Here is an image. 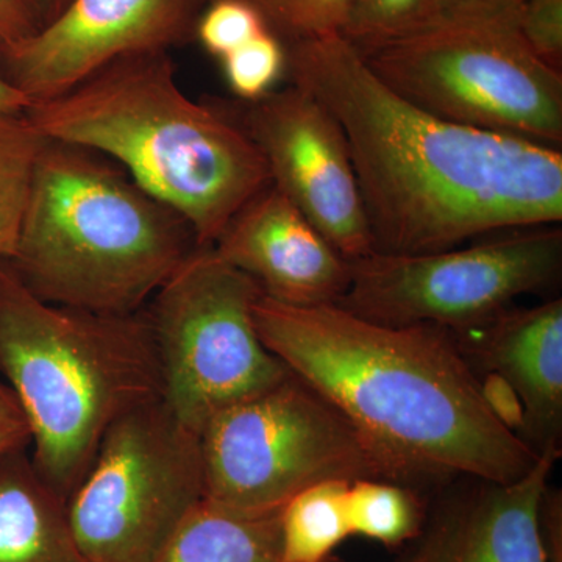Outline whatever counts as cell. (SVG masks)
Here are the masks:
<instances>
[{
    "label": "cell",
    "instance_id": "obj_1",
    "mask_svg": "<svg viewBox=\"0 0 562 562\" xmlns=\"http://www.w3.org/2000/svg\"><path fill=\"white\" fill-rule=\"evenodd\" d=\"M286 74L338 120L382 254H425L562 221L560 149L442 120L373 74L342 35L288 44Z\"/></svg>",
    "mask_w": 562,
    "mask_h": 562
},
{
    "label": "cell",
    "instance_id": "obj_2",
    "mask_svg": "<svg viewBox=\"0 0 562 562\" xmlns=\"http://www.w3.org/2000/svg\"><path fill=\"white\" fill-rule=\"evenodd\" d=\"M261 341L360 432L392 482L419 491L465 476L508 483L539 454L520 439L438 325H386L330 305L261 294Z\"/></svg>",
    "mask_w": 562,
    "mask_h": 562
},
{
    "label": "cell",
    "instance_id": "obj_3",
    "mask_svg": "<svg viewBox=\"0 0 562 562\" xmlns=\"http://www.w3.org/2000/svg\"><path fill=\"white\" fill-rule=\"evenodd\" d=\"M25 116L47 139L98 151L213 247L271 184L268 166L222 101H194L169 50L117 58Z\"/></svg>",
    "mask_w": 562,
    "mask_h": 562
},
{
    "label": "cell",
    "instance_id": "obj_4",
    "mask_svg": "<svg viewBox=\"0 0 562 562\" xmlns=\"http://www.w3.org/2000/svg\"><path fill=\"white\" fill-rule=\"evenodd\" d=\"M177 211L98 151L47 139L9 262L43 301L90 312L146 308L199 249Z\"/></svg>",
    "mask_w": 562,
    "mask_h": 562
},
{
    "label": "cell",
    "instance_id": "obj_5",
    "mask_svg": "<svg viewBox=\"0 0 562 562\" xmlns=\"http://www.w3.org/2000/svg\"><path fill=\"white\" fill-rule=\"evenodd\" d=\"M0 375L31 427L33 464L66 503L113 422L161 397L146 308L101 313L43 301L3 260Z\"/></svg>",
    "mask_w": 562,
    "mask_h": 562
},
{
    "label": "cell",
    "instance_id": "obj_6",
    "mask_svg": "<svg viewBox=\"0 0 562 562\" xmlns=\"http://www.w3.org/2000/svg\"><path fill=\"white\" fill-rule=\"evenodd\" d=\"M516 21L443 16L361 55L391 90L435 116L561 149L562 74L532 55Z\"/></svg>",
    "mask_w": 562,
    "mask_h": 562
},
{
    "label": "cell",
    "instance_id": "obj_7",
    "mask_svg": "<svg viewBox=\"0 0 562 562\" xmlns=\"http://www.w3.org/2000/svg\"><path fill=\"white\" fill-rule=\"evenodd\" d=\"M199 439L205 501L236 512H280L327 480L392 482L353 425L294 373L216 414Z\"/></svg>",
    "mask_w": 562,
    "mask_h": 562
},
{
    "label": "cell",
    "instance_id": "obj_8",
    "mask_svg": "<svg viewBox=\"0 0 562 562\" xmlns=\"http://www.w3.org/2000/svg\"><path fill=\"white\" fill-rule=\"evenodd\" d=\"M261 294L250 277L199 247L146 305L161 401L198 435L216 414L291 373L255 325Z\"/></svg>",
    "mask_w": 562,
    "mask_h": 562
},
{
    "label": "cell",
    "instance_id": "obj_9",
    "mask_svg": "<svg viewBox=\"0 0 562 562\" xmlns=\"http://www.w3.org/2000/svg\"><path fill=\"white\" fill-rule=\"evenodd\" d=\"M203 501L201 439L157 397L113 422L66 505L85 561L160 562Z\"/></svg>",
    "mask_w": 562,
    "mask_h": 562
},
{
    "label": "cell",
    "instance_id": "obj_10",
    "mask_svg": "<svg viewBox=\"0 0 562 562\" xmlns=\"http://www.w3.org/2000/svg\"><path fill=\"white\" fill-rule=\"evenodd\" d=\"M557 225L519 228L465 249L382 254L351 262L349 288L335 305L386 325H438L453 333L479 327L543 290L560 276Z\"/></svg>",
    "mask_w": 562,
    "mask_h": 562
},
{
    "label": "cell",
    "instance_id": "obj_11",
    "mask_svg": "<svg viewBox=\"0 0 562 562\" xmlns=\"http://www.w3.org/2000/svg\"><path fill=\"white\" fill-rule=\"evenodd\" d=\"M222 103L260 150L272 187L342 258L353 262L375 251L349 143L316 95L290 81L258 101Z\"/></svg>",
    "mask_w": 562,
    "mask_h": 562
},
{
    "label": "cell",
    "instance_id": "obj_12",
    "mask_svg": "<svg viewBox=\"0 0 562 562\" xmlns=\"http://www.w3.org/2000/svg\"><path fill=\"white\" fill-rule=\"evenodd\" d=\"M209 0H69L27 38L0 46V74L31 101H50L117 58L194 38Z\"/></svg>",
    "mask_w": 562,
    "mask_h": 562
},
{
    "label": "cell",
    "instance_id": "obj_13",
    "mask_svg": "<svg viewBox=\"0 0 562 562\" xmlns=\"http://www.w3.org/2000/svg\"><path fill=\"white\" fill-rule=\"evenodd\" d=\"M211 249L284 305H330L349 288L351 262L272 184L243 206Z\"/></svg>",
    "mask_w": 562,
    "mask_h": 562
},
{
    "label": "cell",
    "instance_id": "obj_14",
    "mask_svg": "<svg viewBox=\"0 0 562 562\" xmlns=\"http://www.w3.org/2000/svg\"><path fill=\"white\" fill-rule=\"evenodd\" d=\"M453 336L473 371L508 391L517 408L514 430L532 452L561 450V299L505 310Z\"/></svg>",
    "mask_w": 562,
    "mask_h": 562
},
{
    "label": "cell",
    "instance_id": "obj_15",
    "mask_svg": "<svg viewBox=\"0 0 562 562\" xmlns=\"http://www.w3.org/2000/svg\"><path fill=\"white\" fill-rule=\"evenodd\" d=\"M560 457L561 450H546L520 479L473 480L472 490L442 498L427 509L401 562H546L538 513Z\"/></svg>",
    "mask_w": 562,
    "mask_h": 562
},
{
    "label": "cell",
    "instance_id": "obj_16",
    "mask_svg": "<svg viewBox=\"0 0 562 562\" xmlns=\"http://www.w3.org/2000/svg\"><path fill=\"white\" fill-rule=\"evenodd\" d=\"M0 562H87L68 505L44 482L31 449L0 454Z\"/></svg>",
    "mask_w": 562,
    "mask_h": 562
},
{
    "label": "cell",
    "instance_id": "obj_17",
    "mask_svg": "<svg viewBox=\"0 0 562 562\" xmlns=\"http://www.w3.org/2000/svg\"><path fill=\"white\" fill-rule=\"evenodd\" d=\"M160 562H284L280 512L243 513L203 501Z\"/></svg>",
    "mask_w": 562,
    "mask_h": 562
},
{
    "label": "cell",
    "instance_id": "obj_18",
    "mask_svg": "<svg viewBox=\"0 0 562 562\" xmlns=\"http://www.w3.org/2000/svg\"><path fill=\"white\" fill-rule=\"evenodd\" d=\"M349 486L346 480L313 484L280 509L284 562H325L339 543L350 538Z\"/></svg>",
    "mask_w": 562,
    "mask_h": 562
},
{
    "label": "cell",
    "instance_id": "obj_19",
    "mask_svg": "<svg viewBox=\"0 0 562 562\" xmlns=\"http://www.w3.org/2000/svg\"><path fill=\"white\" fill-rule=\"evenodd\" d=\"M427 509L419 491L391 480H355L347 494L350 535L387 549L412 543L420 535Z\"/></svg>",
    "mask_w": 562,
    "mask_h": 562
},
{
    "label": "cell",
    "instance_id": "obj_20",
    "mask_svg": "<svg viewBox=\"0 0 562 562\" xmlns=\"http://www.w3.org/2000/svg\"><path fill=\"white\" fill-rule=\"evenodd\" d=\"M47 138L24 114L0 120V260L16 249L33 173Z\"/></svg>",
    "mask_w": 562,
    "mask_h": 562
},
{
    "label": "cell",
    "instance_id": "obj_21",
    "mask_svg": "<svg viewBox=\"0 0 562 562\" xmlns=\"http://www.w3.org/2000/svg\"><path fill=\"white\" fill-rule=\"evenodd\" d=\"M442 18V0H351L341 35L360 54H368Z\"/></svg>",
    "mask_w": 562,
    "mask_h": 562
},
{
    "label": "cell",
    "instance_id": "obj_22",
    "mask_svg": "<svg viewBox=\"0 0 562 562\" xmlns=\"http://www.w3.org/2000/svg\"><path fill=\"white\" fill-rule=\"evenodd\" d=\"M284 44L341 35L351 0H246Z\"/></svg>",
    "mask_w": 562,
    "mask_h": 562
},
{
    "label": "cell",
    "instance_id": "obj_23",
    "mask_svg": "<svg viewBox=\"0 0 562 562\" xmlns=\"http://www.w3.org/2000/svg\"><path fill=\"white\" fill-rule=\"evenodd\" d=\"M225 80L236 101L254 102L276 90L286 74V47L271 31L222 58Z\"/></svg>",
    "mask_w": 562,
    "mask_h": 562
},
{
    "label": "cell",
    "instance_id": "obj_24",
    "mask_svg": "<svg viewBox=\"0 0 562 562\" xmlns=\"http://www.w3.org/2000/svg\"><path fill=\"white\" fill-rule=\"evenodd\" d=\"M266 31L260 11L246 0H209L195 24L194 38L211 57L222 60Z\"/></svg>",
    "mask_w": 562,
    "mask_h": 562
},
{
    "label": "cell",
    "instance_id": "obj_25",
    "mask_svg": "<svg viewBox=\"0 0 562 562\" xmlns=\"http://www.w3.org/2000/svg\"><path fill=\"white\" fill-rule=\"evenodd\" d=\"M516 24L532 55L562 74V0H527Z\"/></svg>",
    "mask_w": 562,
    "mask_h": 562
},
{
    "label": "cell",
    "instance_id": "obj_26",
    "mask_svg": "<svg viewBox=\"0 0 562 562\" xmlns=\"http://www.w3.org/2000/svg\"><path fill=\"white\" fill-rule=\"evenodd\" d=\"M32 435L16 395L0 380V454L31 449Z\"/></svg>",
    "mask_w": 562,
    "mask_h": 562
},
{
    "label": "cell",
    "instance_id": "obj_27",
    "mask_svg": "<svg viewBox=\"0 0 562 562\" xmlns=\"http://www.w3.org/2000/svg\"><path fill=\"white\" fill-rule=\"evenodd\" d=\"M538 527L546 562H562V492L550 484L539 505Z\"/></svg>",
    "mask_w": 562,
    "mask_h": 562
},
{
    "label": "cell",
    "instance_id": "obj_28",
    "mask_svg": "<svg viewBox=\"0 0 562 562\" xmlns=\"http://www.w3.org/2000/svg\"><path fill=\"white\" fill-rule=\"evenodd\" d=\"M41 27L33 0H0V46L27 38Z\"/></svg>",
    "mask_w": 562,
    "mask_h": 562
},
{
    "label": "cell",
    "instance_id": "obj_29",
    "mask_svg": "<svg viewBox=\"0 0 562 562\" xmlns=\"http://www.w3.org/2000/svg\"><path fill=\"white\" fill-rule=\"evenodd\" d=\"M527 0H442L443 16L517 18Z\"/></svg>",
    "mask_w": 562,
    "mask_h": 562
},
{
    "label": "cell",
    "instance_id": "obj_30",
    "mask_svg": "<svg viewBox=\"0 0 562 562\" xmlns=\"http://www.w3.org/2000/svg\"><path fill=\"white\" fill-rule=\"evenodd\" d=\"M31 105V101L0 74V120L2 117L20 116Z\"/></svg>",
    "mask_w": 562,
    "mask_h": 562
},
{
    "label": "cell",
    "instance_id": "obj_31",
    "mask_svg": "<svg viewBox=\"0 0 562 562\" xmlns=\"http://www.w3.org/2000/svg\"><path fill=\"white\" fill-rule=\"evenodd\" d=\"M33 2L40 11L41 25H44L46 22L54 20L68 5L69 0H33Z\"/></svg>",
    "mask_w": 562,
    "mask_h": 562
},
{
    "label": "cell",
    "instance_id": "obj_32",
    "mask_svg": "<svg viewBox=\"0 0 562 562\" xmlns=\"http://www.w3.org/2000/svg\"><path fill=\"white\" fill-rule=\"evenodd\" d=\"M325 562H338V561H335V560H331V558H328V560Z\"/></svg>",
    "mask_w": 562,
    "mask_h": 562
}]
</instances>
